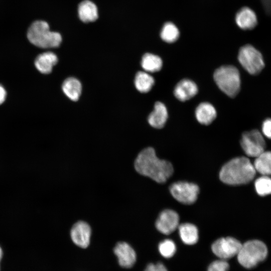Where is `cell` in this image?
<instances>
[{"label":"cell","mask_w":271,"mask_h":271,"mask_svg":"<svg viewBox=\"0 0 271 271\" xmlns=\"http://www.w3.org/2000/svg\"><path fill=\"white\" fill-rule=\"evenodd\" d=\"M6 97V91L3 86L0 84V104L5 101Z\"/></svg>","instance_id":"obj_30"},{"label":"cell","mask_w":271,"mask_h":271,"mask_svg":"<svg viewBox=\"0 0 271 271\" xmlns=\"http://www.w3.org/2000/svg\"><path fill=\"white\" fill-rule=\"evenodd\" d=\"M81 84L75 78L69 77L64 80L62 90L65 95L71 100L77 101L81 94Z\"/></svg>","instance_id":"obj_20"},{"label":"cell","mask_w":271,"mask_h":271,"mask_svg":"<svg viewBox=\"0 0 271 271\" xmlns=\"http://www.w3.org/2000/svg\"><path fill=\"white\" fill-rule=\"evenodd\" d=\"M238 59L242 67L252 75L258 74L264 67L261 54L250 45H246L240 48Z\"/></svg>","instance_id":"obj_6"},{"label":"cell","mask_w":271,"mask_h":271,"mask_svg":"<svg viewBox=\"0 0 271 271\" xmlns=\"http://www.w3.org/2000/svg\"><path fill=\"white\" fill-rule=\"evenodd\" d=\"M91 230L86 222L79 221L72 226L70 236L73 242L81 248H86L89 244Z\"/></svg>","instance_id":"obj_11"},{"label":"cell","mask_w":271,"mask_h":271,"mask_svg":"<svg viewBox=\"0 0 271 271\" xmlns=\"http://www.w3.org/2000/svg\"><path fill=\"white\" fill-rule=\"evenodd\" d=\"M235 21L238 27L244 30L252 29L257 24L255 13L248 7H243L237 12Z\"/></svg>","instance_id":"obj_13"},{"label":"cell","mask_w":271,"mask_h":271,"mask_svg":"<svg viewBox=\"0 0 271 271\" xmlns=\"http://www.w3.org/2000/svg\"><path fill=\"white\" fill-rule=\"evenodd\" d=\"M160 36L164 41L169 43H173L178 39L179 31L173 23L167 22L162 27Z\"/></svg>","instance_id":"obj_24"},{"label":"cell","mask_w":271,"mask_h":271,"mask_svg":"<svg viewBox=\"0 0 271 271\" xmlns=\"http://www.w3.org/2000/svg\"><path fill=\"white\" fill-rule=\"evenodd\" d=\"M27 36L30 42L41 48L58 47L62 41L61 35L50 30L48 24L44 21H36L29 27Z\"/></svg>","instance_id":"obj_3"},{"label":"cell","mask_w":271,"mask_h":271,"mask_svg":"<svg viewBox=\"0 0 271 271\" xmlns=\"http://www.w3.org/2000/svg\"><path fill=\"white\" fill-rule=\"evenodd\" d=\"M58 61L57 56L51 52H46L40 54L36 58L35 65L36 68L43 74L50 73Z\"/></svg>","instance_id":"obj_16"},{"label":"cell","mask_w":271,"mask_h":271,"mask_svg":"<svg viewBox=\"0 0 271 271\" xmlns=\"http://www.w3.org/2000/svg\"><path fill=\"white\" fill-rule=\"evenodd\" d=\"M198 92L196 84L189 79H183L176 85L174 94L179 100L185 101L194 97Z\"/></svg>","instance_id":"obj_14"},{"label":"cell","mask_w":271,"mask_h":271,"mask_svg":"<svg viewBox=\"0 0 271 271\" xmlns=\"http://www.w3.org/2000/svg\"><path fill=\"white\" fill-rule=\"evenodd\" d=\"M219 88L227 96L235 97L240 89V77L239 71L232 65L222 66L217 69L213 75Z\"/></svg>","instance_id":"obj_5"},{"label":"cell","mask_w":271,"mask_h":271,"mask_svg":"<svg viewBox=\"0 0 271 271\" xmlns=\"http://www.w3.org/2000/svg\"><path fill=\"white\" fill-rule=\"evenodd\" d=\"M145 271H168L166 266L162 262L151 263L147 265Z\"/></svg>","instance_id":"obj_28"},{"label":"cell","mask_w":271,"mask_h":271,"mask_svg":"<svg viewBox=\"0 0 271 271\" xmlns=\"http://www.w3.org/2000/svg\"><path fill=\"white\" fill-rule=\"evenodd\" d=\"M134 166L139 174L159 183L165 182L173 172L172 164L167 161L159 159L154 149L150 147L144 149L139 154Z\"/></svg>","instance_id":"obj_1"},{"label":"cell","mask_w":271,"mask_h":271,"mask_svg":"<svg viewBox=\"0 0 271 271\" xmlns=\"http://www.w3.org/2000/svg\"><path fill=\"white\" fill-rule=\"evenodd\" d=\"M179 233L182 241L187 245H193L198 240V231L194 225L183 223L179 226Z\"/></svg>","instance_id":"obj_19"},{"label":"cell","mask_w":271,"mask_h":271,"mask_svg":"<svg viewBox=\"0 0 271 271\" xmlns=\"http://www.w3.org/2000/svg\"><path fill=\"white\" fill-rule=\"evenodd\" d=\"M168 116L165 105L161 102L158 101L155 104L154 110L148 117V122L152 126L161 128L165 125Z\"/></svg>","instance_id":"obj_15"},{"label":"cell","mask_w":271,"mask_h":271,"mask_svg":"<svg viewBox=\"0 0 271 271\" xmlns=\"http://www.w3.org/2000/svg\"><path fill=\"white\" fill-rule=\"evenodd\" d=\"M154 79L147 72L139 71L136 75L134 85L138 91L142 93L149 92L154 84Z\"/></svg>","instance_id":"obj_23"},{"label":"cell","mask_w":271,"mask_h":271,"mask_svg":"<svg viewBox=\"0 0 271 271\" xmlns=\"http://www.w3.org/2000/svg\"><path fill=\"white\" fill-rule=\"evenodd\" d=\"M163 62L157 55L146 53L142 57L141 65L147 72H156L161 69Z\"/></svg>","instance_id":"obj_22"},{"label":"cell","mask_w":271,"mask_h":271,"mask_svg":"<svg viewBox=\"0 0 271 271\" xmlns=\"http://www.w3.org/2000/svg\"><path fill=\"white\" fill-rule=\"evenodd\" d=\"M240 143L243 150L249 157L256 158L265 151V141L262 134L257 129L243 133Z\"/></svg>","instance_id":"obj_7"},{"label":"cell","mask_w":271,"mask_h":271,"mask_svg":"<svg viewBox=\"0 0 271 271\" xmlns=\"http://www.w3.org/2000/svg\"><path fill=\"white\" fill-rule=\"evenodd\" d=\"M254 186L257 193L261 196L271 194V178L263 175L256 180Z\"/></svg>","instance_id":"obj_25"},{"label":"cell","mask_w":271,"mask_h":271,"mask_svg":"<svg viewBox=\"0 0 271 271\" xmlns=\"http://www.w3.org/2000/svg\"><path fill=\"white\" fill-rule=\"evenodd\" d=\"M177 248L174 242L171 239H165L160 242L158 245V250L164 258H169L173 256Z\"/></svg>","instance_id":"obj_26"},{"label":"cell","mask_w":271,"mask_h":271,"mask_svg":"<svg viewBox=\"0 0 271 271\" xmlns=\"http://www.w3.org/2000/svg\"><path fill=\"white\" fill-rule=\"evenodd\" d=\"M179 217L174 211L166 209L163 211L159 216L156 222L157 229L164 234H170L178 226Z\"/></svg>","instance_id":"obj_10"},{"label":"cell","mask_w":271,"mask_h":271,"mask_svg":"<svg viewBox=\"0 0 271 271\" xmlns=\"http://www.w3.org/2000/svg\"><path fill=\"white\" fill-rule=\"evenodd\" d=\"M262 131L264 136L271 139V118L264 120L262 124Z\"/></svg>","instance_id":"obj_29"},{"label":"cell","mask_w":271,"mask_h":271,"mask_svg":"<svg viewBox=\"0 0 271 271\" xmlns=\"http://www.w3.org/2000/svg\"><path fill=\"white\" fill-rule=\"evenodd\" d=\"M216 111L214 106L208 102L200 103L195 111L197 120L204 125L210 124L216 118Z\"/></svg>","instance_id":"obj_17"},{"label":"cell","mask_w":271,"mask_h":271,"mask_svg":"<svg viewBox=\"0 0 271 271\" xmlns=\"http://www.w3.org/2000/svg\"><path fill=\"white\" fill-rule=\"evenodd\" d=\"M2 254H3V252H2V250L0 247V260H1V259L2 257Z\"/></svg>","instance_id":"obj_31"},{"label":"cell","mask_w":271,"mask_h":271,"mask_svg":"<svg viewBox=\"0 0 271 271\" xmlns=\"http://www.w3.org/2000/svg\"><path fill=\"white\" fill-rule=\"evenodd\" d=\"M229 268V264L227 260L219 258L208 265L207 271H228Z\"/></svg>","instance_id":"obj_27"},{"label":"cell","mask_w":271,"mask_h":271,"mask_svg":"<svg viewBox=\"0 0 271 271\" xmlns=\"http://www.w3.org/2000/svg\"><path fill=\"white\" fill-rule=\"evenodd\" d=\"M256 171L250 160L244 157L234 158L226 163L219 173L220 180L231 185L244 184L255 177Z\"/></svg>","instance_id":"obj_2"},{"label":"cell","mask_w":271,"mask_h":271,"mask_svg":"<svg viewBox=\"0 0 271 271\" xmlns=\"http://www.w3.org/2000/svg\"><path fill=\"white\" fill-rule=\"evenodd\" d=\"M241 246L240 242L233 237H222L212 243L211 250L219 259L227 260L237 255Z\"/></svg>","instance_id":"obj_8"},{"label":"cell","mask_w":271,"mask_h":271,"mask_svg":"<svg viewBox=\"0 0 271 271\" xmlns=\"http://www.w3.org/2000/svg\"><path fill=\"white\" fill-rule=\"evenodd\" d=\"M78 12L80 19L84 23L94 22L98 18L97 7L89 0H85L79 5Z\"/></svg>","instance_id":"obj_18"},{"label":"cell","mask_w":271,"mask_h":271,"mask_svg":"<svg viewBox=\"0 0 271 271\" xmlns=\"http://www.w3.org/2000/svg\"><path fill=\"white\" fill-rule=\"evenodd\" d=\"M267 255V248L263 242L258 240H251L242 244L236 256L241 266L250 269L263 261Z\"/></svg>","instance_id":"obj_4"},{"label":"cell","mask_w":271,"mask_h":271,"mask_svg":"<svg viewBox=\"0 0 271 271\" xmlns=\"http://www.w3.org/2000/svg\"><path fill=\"white\" fill-rule=\"evenodd\" d=\"M170 191L173 197L179 202L191 204L197 198L199 187L194 183L178 182L171 185Z\"/></svg>","instance_id":"obj_9"},{"label":"cell","mask_w":271,"mask_h":271,"mask_svg":"<svg viewBox=\"0 0 271 271\" xmlns=\"http://www.w3.org/2000/svg\"><path fill=\"white\" fill-rule=\"evenodd\" d=\"M256 171L262 175H271V152L264 151L257 157L253 164Z\"/></svg>","instance_id":"obj_21"},{"label":"cell","mask_w":271,"mask_h":271,"mask_svg":"<svg viewBox=\"0 0 271 271\" xmlns=\"http://www.w3.org/2000/svg\"><path fill=\"white\" fill-rule=\"evenodd\" d=\"M119 264L124 268L131 267L137 260V255L133 248L125 242H118L113 249Z\"/></svg>","instance_id":"obj_12"}]
</instances>
